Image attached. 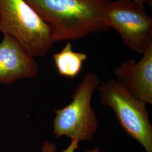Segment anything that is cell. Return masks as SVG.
<instances>
[{"instance_id": "5", "label": "cell", "mask_w": 152, "mask_h": 152, "mask_svg": "<svg viewBox=\"0 0 152 152\" xmlns=\"http://www.w3.org/2000/svg\"><path fill=\"white\" fill-rule=\"evenodd\" d=\"M107 24L119 33L125 46L142 55L152 45V19L132 0L109 1Z\"/></svg>"}, {"instance_id": "3", "label": "cell", "mask_w": 152, "mask_h": 152, "mask_svg": "<svg viewBox=\"0 0 152 152\" xmlns=\"http://www.w3.org/2000/svg\"><path fill=\"white\" fill-rule=\"evenodd\" d=\"M101 83L98 75L85 74L71 95L70 103L54 110L53 134L80 141H91L100 127V121L91 105L94 91Z\"/></svg>"}, {"instance_id": "2", "label": "cell", "mask_w": 152, "mask_h": 152, "mask_svg": "<svg viewBox=\"0 0 152 152\" xmlns=\"http://www.w3.org/2000/svg\"><path fill=\"white\" fill-rule=\"evenodd\" d=\"M0 32L34 58L46 55L55 42L52 28L24 0H0Z\"/></svg>"}, {"instance_id": "10", "label": "cell", "mask_w": 152, "mask_h": 152, "mask_svg": "<svg viewBox=\"0 0 152 152\" xmlns=\"http://www.w3.org/2000/svg\"><path fill=\"white\" fill-rule=\"evenodd\" d=\"M132 1L144 8H145V5H152V0H132Z\"/></svg>"}, {"instance_id": "7", "label": "cell", "mask_w": 152, "mask_h": 152, "mask_svg": "<svg viewBox=\"0 0 152 152\" xmlns=\"http://www.w3.org/2000/svg\"><path fill=\"white\" fill-rule=\"evenodd\" d=\"M138 61L127 59L114 70L116 80L136 98L152 104V45Z\"/></svg>"}, {"instance_id": "1", "label": "cell", "mask_w": 152, "mask_h": 152, "mask_svg": "<svg viewBox=\"0 0 152 152\" xmlns=\"http://www.w3.org/2000/svg\"><path fill=\"white\" fill-rule=\"evenodd\" d=\"M52 28L55 42L75 40L109 28V0H24Z\"/></svg>"}, {"instance_id": "8", "label": "cell", "mask_w": 152, "mask_h": 152, "mask_svg": "<svg viewBox=\"0 0 152 152\" xmlns=\"http://www.w3.org/2000/svg\"><path fill=\"white\" fill-rule=\"evenodd\" d=\"M55 65L60 76L74 78L81 73L87 54L73 50L72 45L68 41L61 50L53 56Z\"/></svg>"}, {"instance_id": "9", "label": "cell", "mask_w": 152, "mask_h": 152, "mask_svg": "<svg viewBox=\"0 0 152 152\" xmlns=\"http://www.w3.org/2000/svg\"><path fill=\"white\" fill-rule=\"evenodd\" d=\"M80 141L76 139H71L69 145L62 152H76V151L80 149ZM56 151V145L52 142L48 140H44L41 152H55Z\"/></svg>"}, {"instance_id": "6", "label": "cell", "mask_w": 152, "mask_h": 152, "mask_svg": "<svg viewBox=\"0 0 152 152\" xmlns=\"http://www.w3.org/2000/svg\"><path fill=\"white\" fill-rule=\"evenodd\" d=\"M38 64L15 39L4 35L0 42V84H10L38 76Z\"/></svg>"}, {"instance_id": "4", "label": "cell", "mask_w": 152, "mask_h": 152, "mask_svg": "<svg viewBox=\"0 0 152 152\" xmlns=\"http://www.w3.org/2000/svg\"><path fill=\"white\" fill-rule=\"evenodd\" d=\"M102 104L112 109L126 134L152 152V124L147 104L136 98L118 81L111 78L98 88Z\"/></svg>"}, {"instance_id": "11", "label": "cell", "mask_w": 152, "mask_h": 152, "mask_svg": "<svg viewBox=\"0 0 152 152\" xmlns=\"http://www.w3.org/2000/svg\"><path fill=\"white\" fill-rule=\"evenodd\" d=\"M85 152H102L100 149L99 147H95L92 149L86 150Z\"/></svg>"}]
</instances>
